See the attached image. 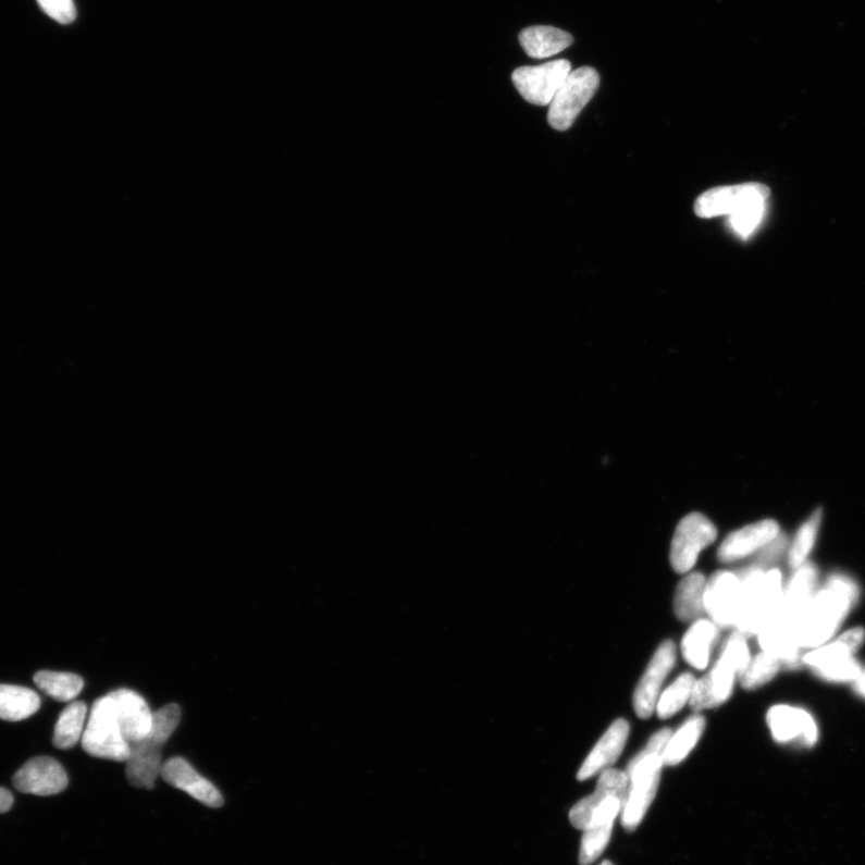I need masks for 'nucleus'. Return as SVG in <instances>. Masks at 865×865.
I'll list each match as a JSON object with an SVG mask.
<instances>
[{
	"label": "nucleus",
	"instance_id": "nucleus-1",
	"mask_svg": "<svg viewBox=\"0 0 865 865\" xmlns=\"http://www.w3.org/2000/svg\"><path fill=\"white\" fill-rule=\"evenodd\" d=\"M857 597V585L849 577H830L824 590L816 592L803 614L789 627L799 647H821L832 639Z\"/></svg>",
	"mask_w": 865,
	"mask_h": 865
},
{
	"label": "nucleus",
	"instance_id": "nucleus-2",
	"mask_svg": "<svg viewBox=\"0 0 865 865\" xmlns=\"http://www.w3.org/2000/svg\"><path fill=\"white\" fill-rule=\"evenodd\" d=\"M736 573L741 581L736 628L745 638L757 637L779 614L783 597L781 572L752 565Z\"/></svg>",
	"mask_w": 865,
	"mask_h": 865
},
{
	"label": "nucleus",
	"instance_id": "nucleus-3",
	"mask_svg": "<svg viewBox=\"0 0 865 865\" xmlns=\"http://www.w3.org/2000/svg\"><path fill=\"white\" fill-rule=\"evenodd\" d=\"M752 656L746 638L734 631L722 645L720 656L712 670L696 680L689 705L696 712L717 708L728 701L733 691L736 678L744 672Z\"/></svg>",
	"mask_w": 865,
	"mask_h": 865
},
{
	"label": "nucleus",
	"instance_id": "nucleus-4",
	"mask_svg": "<svg viewBox=\"0 0 865 865\" xmlns=\"http://www.w3.org/2000/svg\"><path fill=\"white\" fill-rule=\"evenodd\" d=\"M81 742L90 756L118 761V763H125L128 759L131 744L126 742L115 720L110 695L95 702Z\"/></svg>",
	"mask_w": 865,
	"mask_h": 865
},
{
	"label": "nucleus",
	"instance_id": "nucleus-5",
	"mask_svg": "<svg viewBox=\"0 0 865 865\" xmlns=\"http://www.w3.org/2000/svg\"><path fill=\"white\" fill-rule=\"evenodd\" d=\"M598 85V74L591 66L571 72L551 102L548 123L552 128L559 132L570 129L586 103L596 94Z\"/></svg>",
	"mask_w": 865,
	"mask_h": 865
},
{
	"label": "nucleus",
	"instance_id": "nucleus-6",
	"mask_svg": "<svg viewBox=\"0 0 865 865\" xmlns=\"http://www.w3.org/2000/svg\"><path fill=\"white\" fill-rule=\"evenodd\" d=\"M718 537V529L700 512L685 516L677 526L670 560L677 573H688L695 567L700 553Z\"/></svg>",
	"mask_w": 865,
	"mask_h": 865
},
{
	"label": "nucleus",
	"instance_id": "nucleus-7",
	"mask_svg": "<svg viewBox=\"0 0 865 865\" xmlns=\"http://www.w3.org/2000/svg\"><path fill=\"white\" fill-rule=\"evenodd\" d=\"M567 60L553 61L537 66H522L512 74V83L521 96L537 107H549L557 91L571 73Z\"/></svg>",
	"mask_w": 865,
	"mask_h": 865
},
{
	"label": "nucleus",
	"instance_id": "nucleus-8",
	"mask_svg": "<svg viewBox=\"0 0 865 865\" xmlns=\"http://www.w3.org/2000/svg\"><path fill=\"white\" fill-rule=\"evenodd\" d=\"M677 660L675 642L668 640L659 645L634 690L633 708L641 719L652 717L665 679L672 671Z\"/></svg>",
	"mask_w": 865,
	"mask_h": 865
},
{
	"label": "nucleus",
	"instance_id": "nucleus-9",
	"mask_svg": "<svg viewBox=\"0 0 865 865\" xmlns=\"http://www.w3.org/2000/svg\"><path fill=\"white\" fill-rule=\"evenodd\" d=\"M740 600L741 581L736 572L718 571L707 581L705 609L718 628L736 627Z\"/></svg>",
	"mask_w": 865,
	"mask_h": 865
},
{
	"label": "nucleus",
	"instance_id": "nucleus-10",
	"mask_svg": "<svg viewBox=\"0 0 865 865\" xmlns=\"http://www.w3.org/2000/svg\"><path fill=\"white\" fill-rule=\"evenodd\" d=\"M115 720L131 745L141 742L152 728L153 712L141 695L129 689L110 692Z\"/></svg>",
	"mask_w": 865,
	"mask_h": 865
},
{
	"label": "nucleus",
	"instance_id": "nucleus-11",
	"mask_svg": "<svg viewBox=\"0 0 865 865\" xmlns=\"http://www.w3.org/2000/svg\"><path fill=\"white\" fill-rule=\"evenodd\" d=\"M803 664L829 682H855L862 674L853 653L839 639L805 654Z\"/></svg>",
	"mask_w": 865,
	"mask_h": 865
},
{
	"label": "nucleus",
	"instance_id": "nucleus-12",
	"mask_svg": "<svg viewBox=\"0 0 865 865\" xmlns=\"http://www.w3.org/2000/svg\"><path fill=\"white\" fill-rule=\"evenodd\" d=\"M67 782L66 771L58 761L51 757L29 759L14 777V786L18 791L41 795V798L63 792Z\"/></svg>",
	"mask_w": 865,
	"mask_h": 865
},
{
	"label": "nucleus",
	"instance_id": "nucleus-13",
	"mask_svg": "<svg viewBox=\"0 0 865 865\" xmlns=\"http://www.w3.org/2000/svg\"><path fill=\"white\" fill-rule=\"evenodd\" d=\"M779 534L780 527L775 519H764L738 529L724 540L718 549V559L721 563H733L756 555Z\"/></svg>",
	"mask_w": 865,
	"mask_h": 865
},
{
	"label": "nucleus",
	"instance_id": "nucleus-14",
	"mask_svg": "<svg viewBox=\"0 0 865 865\" xmlns=\"http://www.w3.org/2000/svg\"><path fill=\"white\" fill-rule=\"evenodd\" d=\"M768 726L776 742H799L813 746L817 741V726L812 715L804 709L790 706L771 707L767 715Z\"/></svg>",
	"mask_w": 865,
	"mask_h": 865
},
{
	"label": "nucleus",
	"instance_id": "nucleus-15",
	"mask_svg": "<svg viewBox=\"0 0 865 865\" xmlns=\"http://www.w3.org/2000/svg\"><path fill=\"white\" fill-rule=\"evenodd\" d=\"M160 777L207 806L219 807L224 804L223 794L210 780L200 776L186 758L173 757L166 761Z\"/></svg>",
	"mask_w": 865,
	"mask_h": 865
},
{
	"label": "nucleus",
	"instance_id": "nucleus-16",
	"mask_svg": "<svg viewBox=\"0 0 865 865\" xmlns=\"http://www.w3.org/2000/svg\"><path fill=\"white\" fill-rule=\"evenodd\" d=\"M629 733L630 725L625 719L610 725L591 754L586 756L577 778L581 781L591 779L616 764L627 745Z\"/></svg>",
	"mask_w": 865,
	"mask_h": 865
},
{
	"label": "nucleus",
	"instance_id": "nucleus-17",
	"mask_svg": "<svg viewBox=\"0 0 865 865\" xmlns=\"http://www.w3.org/2000/svg\"><path fill=\"white\" fill-rule=\"evenodd\" d=\"M629 779L626 771L608 768L600 773L596 790L593 794L574 804L570 812V821L577 829L583 830L592 820L596 807L609 798L626 799Z\"/></svg>",
	"mask_w": 865,
	"mask_h": 865
},
{
	"label": "nucleus",
	"instance_id": "nucleus-18",
	"mask_svg": "<svg viewBox=\"0 0 865 865\" xmlns=\"http://www.w3.org/2000/svg\"><path fill=\"white\" fill-rule=\"evenodd\" d=\"M817 570L812 563H804L795 572L783 591L782 603L779 614L773 621H780L782 625L792 626L803 614V610L812 602L816 594ZM771 621V622H773Z\"/></svg>",
	"mask_w": 865,
	"mask_h": 865
},
{
	"label": "nucleus",
	"instance_id": "nucleus-19",
	"mask_svg": "<svg viewBox=\"0 0 865 865\" xmlns=\"http://www.w3.org/2000/svg\"><path fill=\"white\" fill-rule=\"evenodd\" d=\"M163 746L146 740L131 745L126 764V778L133 787L151 790L163 769Z\"/></svg>",
	"mask_w": 865,
	"mask_h": 865
},
{
	"label": "nucleus",
	"instance_id": "nucleus-20",
	"mask_svg": "<svg viewBox=\"0 0 865 865\" xmlns=\"http://www.w3.org/2000/svg\"><path fill=\"white\" fill-rule=\"evenodd\" d=\"M761 187L759 183L719 187L703 193L695 202V213L703 219L733 214Z\"/></svg>",
	"mask_w": 865,
	"mask_h": 865
},
{
	"label": "nucleus",
	"instance_id": "nucleus-21",
	"mask_svg": "<svg viewBox=\"0 0 865 865\" xmlns=\"http://www.w3.org/2000/svg\"><path fill=\"white\" fill-rule=\"evenodd\" d=\"M519 41L529 57L544 60L570 48L573 37L555 27L534 26L522 30Z\"/></svg>",
	"mask_w": 865,
	"mask_h": 865
},
{
	"label": "nucleus",
	"instance_id": "nucleus-22",
	"mask_svg": "<svg viewBox=\"0 0 865 865\" xmlns=\"http://www.w3.org/2000/svg\"><path fill=\"white\" fill-rule=\"evenodd\" d=\"M707 580L700 572H692L679 582L675 596V613L684 622H695L706 614L705 591Z\"/></svg>",
	"mask_w": 865,
	"mask_h": 865
},
{
	"label": "nucleus",
	"instance_id": "nucleus-23",
	"mask_svg": "<svg viewBox=\"0 0 865 865\" xmlns=\"http://www.w3.org/2000/svg\"><path fill=\"white\" fill-rule=\"evenodd\" d=\"M719 628L713 621L700 619L692 622L682 641L685 662L696 670H705L709 664L713 645L717 642Z\"/></svg>",
	"mask_w": 865,
	"mask_h": 865
},
{
	"label": "nucleus",
	"instance_id": "nucleus-24",
	"mask_svg": "<svg viewBox=\"0 0 865 865\" xmlns=\"http://www.w3.org/2000/svg\"><path fill=\"white\" fill-rule=\"evenodd\" d=\"M41 701L36 691L16 685L0 684V719L21 721L36 714Z\"/></svg>",
	"mask_w": 865,
	"mask_h": 865
},
{
	"label": "nucleus",
	"instance_id": "nucleus-25",
	"mask_svg": "<svg viewBox=\"0 0 865 865\" xmlns=\"http://www.w3.org/2000/svg\"><path fill=\"white\" fill-rule=\"evenodd\" d=\"M770 190L761 184V187L743 202L733 214L729 217V222L734 233L746 239L752 236L766 214L767 201Z\"/></svg>",
	"mask_w": 865,
	"mask_h": 865
},
{
	"label": "nucleus",
	"instance_id": "nucleus-26",
	"mask_svg": "<svg viewBox=\"0 0 865 865\" xmlns=\"http://www.w3.org/2000/svg\"><path fill=\"white\" fill-rule=\"evenodd\" d=\"M706 728V719L701 715L691 717L668 741L663 754L664 766H677L687 758L700 741Z\"/></svg>",
	"mask_w": 865,
	"mask_h": 865
},
{
	"label": "nucleus",
	"instance_id": "nucleus-27",
	"mask_svg": "<svg viewBox=\"0 0 865 865\" xmlns=\"http://www.w3.org/2000/svg\"><path fill=\"white\" fill-rule=\"evenodd\" d=\"M87 706L83 701L72 702L60 715L54 728L53 744L58 749L74 747L85 732Z\"/></svg>",
	"mask_w": 865,
	"mask_h": 865
},
{
	"label": "nucleus",
	"instance_id": "nucleus-28",
	"mask_svg": "<svg viewBox=\"0 0 865 865\" xmlns=\"http://www.w3.org/2000/svg\"><path fill=\"white\" fill-rule=\"evenodd\" d=\"M34 683L46 695L60 702H72L83 691L84 679L74 674L40 671L34 676Z\"/></svg>",
	"mask_w": 865,
	"mask_h": 865
},
{
	"label": "nucleus",
	"instance_id": "nucleus-29",
	"mask_svg": "<svg viewBox=\"0 0 865 865\" xmlns=\"http://www.w3.org/2000/svg\"><path fill=\"white\" fill-rule=\"evenodd\" d=\"M695 684L696 678L694 675H680L675 680V683L668 687L657 700L655 710L659 718L666 720L682 709L689 703Z\"/></svg>",
	"mask_w": 865,
	"mask_h": 865
},
{
	"label": "nucleus",
	"instance_id": "nucleus-30",
	"mask_svg": "<svg viewBox=\"0 0 865 865\" xmlns=\"http://www.w3.org/2000/svg\"><path fill=\"white\" fill-rule=\"evenodd\" d=\"M823 522V510L816 509L814 514L799 529L789 551V563L793 569H799L810 557Z\"/></svg>",
	"mask_w": 865,
	"mask_h": 865
},
{
	"label": "nucleus",
	"instance_id": "nucleus-31",
	"mask_svg": "<svg viewBox=\"0 0 865 865\" xmlns=\"http://www.w3.org/2000/svg\"><path fill=\"white\" fill-rule=\"evenodd\" d=\"M614 825V823L593 821L583 829L580 849L581 865H591L603 855L610 836H613Z\"/></svg>",
	"mask_w": 865,
	"mask_h": 865
},
{
	"label": "nucleus",
	"instance_id": "nucleus-32",
	"mask_svg": "<svg viewBox=\"0 0 865 865\" xmlns=\"http://www.w3.org/2000/svg\"><path fill=\"white\" fill-rule=\"evenodd\" d=\"M781 668V663L776 656L766 652L757 654L750 660L744 672L740 676L741 684L745 690H755L769 683Z\"/></svg>",
	"mask_w": 865,
	"mask_h": 865
},
{
	"label": "nucleus",
	"instance_id": "nucleus-33",
	"mask_svg": "<svg viewBox=\"0 0 865 865\" xmlns=\"http://www.w3.org/2000/svg\"><path fill=\"white\" fill-rule=\"evenodd\" d=\"M181 708L176 703L153 712V720L151 731L144 740L164 746L169 738L176 731L181 721Z\"/></svg>",
	"mask_w": 865,
	"mask_h": 865
},
{
	"label": "nucleus",
	"instance_id": "nucleus-34",
	"mask_svg": "<svg viewBox=\"0 0 865 865\" xmlns=\"http://www.w3.org/2000/svg\"><path fill=\"white\" fill-rule=\"evenodd\" d=\"M789 546L790 542L788 536L780 533L775 540L769 542L767 546L756 553V560L754 565L765 571H768L766 569L771 567L773 564L779 561Z\"/></svg>",
	"mask_w": 865,
	"mask_h": 865
},
{
	"label": "nucleus",
	"instance_id": "nucleus-35",
	"mask_svg": "<svg viewBox=\"0 0 865 865\" xmlns=\"http://www.w3.org/2000/svg\"><path fill=\"white\" fill-rule=\"evenodd\" d=\"M45 14L51 18L69 25L76 17V8L73 0H37Z\"/></svg>",
	"mask_w": 865,
	"mask_h": 865
},
{
	"label": "nucleus",
	"instance_id": "nucleus-36",
	"mask_svg": "<svg viewBox=\"0 0 865 865\" xmlns=\"http://www.w3.org/2000/svg\"><path fill=\"white\" fill-rule=\"evenodd\" d=\"M864 639L865 631L863 628H853L839 638L853 654L860 650Z\"/></svg>",
	"mask_w": 865,
	"mask_h": 865
},
{
	"label": "nucleus",
	"instance_id": "nucleus-37",
	"mask_svg": "<svg viewBox=\"0 0 865 865\" xmlns=\"http://www.w3.org/2000/svg\"><path fill=\"white\" fill-rule=\"evenodd\" d=\"M13 804V794L7 789L0 788V814L8 813Z\"/></svg>",
	"mask_w": 865,
	"mask_h": 865
},
{
	"label": "nucleus",
	"instance_id": "nucleus-38",
	"mask_svg": "<svg viewBox=\"0 0 865 865\" xmlns=\"http://www.w3.org/2000/svg\"><path fill=\"white\" fill-rule=\"evenodd\" d=\"M853 683H855V690L858 694L865 697V672H862Z\"/></svg>",
	"mask_w": 865,
	"mask_h": 865
},
{
	"label": "nucleus",
	"instance_id": "nucleus-39",
	"mask_svg": "<svg viewBox=\"0 0 865 865\" xmlns=\"http://www.w3.org/2000/svg\"><path fill=\"white\" fill-rule=\"evenodd\" d=\"M600 865H614V864H613V863H610L609 861H605V862H603V863H602V864H600Z\"/></svg>",
	"mask_w": 865,
	"mask_h": 865
}]
</instances>
